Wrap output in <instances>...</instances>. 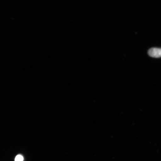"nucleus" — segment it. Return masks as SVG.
<instances>
[{"label":"nucleus","instance_id":"f257e3e1","mask_svg":"<svg viewBox=\"0 0 161 161\" xmlns=\"http://www.w3.org/2000/svg\"><path fill=\"white\" fill-rule=\"evenodd\" d=\"M148 54L151 57L155 58L161 57V48H152L149 50Z\"/></svg>","mask_w":161,"mask_h":161},{"label":"nucleus","instance_id":"f03ea898","mask_svg":"<svg viewBox=\"0 0 161 161\" xmlns=\"http://www.w3.org/2000/svg\"><path fill=\"white\" fill-rule=\"evenodd\" d=\"M24 158L21 155H18L16 156L15 161H23Z\"/></svg>","mask_w":161,"mask_h":161}]
</instances>
